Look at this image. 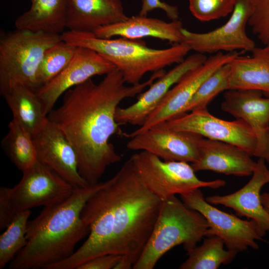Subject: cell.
<instances>
[{
    "instance_id": "1",
    "label": "cell",
    "mask_w": 269,
    "mask_h": 269,
    "mask_svg": "<svg viewBox=\"0 0 269 269\" xmlns=\"http://www.w3.org/2000/svg\"><path fill=\"white\" fill-rule=\"evenodd\" d=\"M162 201L143 184L130 158L85 204L81 218L89 229L68 258L47 269H77L98 256H122L114 269H130L138 260Z\"/></svg>"
},
{
    "instance_id": "31",
    "label": "cell",
    "mask_w": 269,
    "mask_h": 269,
    "mask_svg": "<svg viewBox=\"0 0 269 269\" xmlns=\"http://www.w3.org/2000/svg\"><path fill=\"white\" fill-rule=\"evenodd\" d=\"M253 12L248 24L264 45L269 46V0H251Z\"/></svg>"
},
{
    "instance_id": "30",
    "label": "cell",
    "mask_w": 269,
    "mask_h": 269,
    "mask_svg": "<svg viewBox=\"0 0 269 269\" xmlns=\"http://www.w3.org/2000/svg\"><path fill=\"white\" fill-rule=\"evenodd\" d=\"M236 0H189L192 14L202 22L219 19L232 12Z\"/></svg>"
},
{
    "instance_id": "24",
    "label": "cell",
    "mask_w": 269,
    "mask_h": 269,
    "mask_svg": "<svg viewBox=\"0 0 269 269\" xmlns=\"http://www.w3.org/2000/svg\"><path fill=\"white\" fill-rule=\"evenodd\" d=\"M3 97L11 111L12 119L33 138L48 121L35 91L24 85H17Z\"/></svg>"
},
{
    "instance_id": "12",
    "label": "cell",
    "mask_w": 269,
    "mask_h": 269,
    "mask_svg": "<svg viewBox=\"0 0 269 269\" xmlns=\"http://www.w3.org/2000/svg\"><path fill=\"white\" fill-rule=\"evenodd\" d=\"M253 12L251 0H236L231 16L221 26L205 33L182 28V42L196 53H215L236 50L252 51L255 43L247 34L246 27Z\"/></svg>"
},
{
    "instance_id": "20",
    "label": "cell",
    "mask_w": 269,
    "mask_h": 269,
    "mask_svg": "<svg viewBox=\"0 0 269 269\" xmlns=\"http://www.w3.org/2000/svg\"><path fill=\"white\" fill-rule=\"evenodd\" d=\"M121 0H68L66 28L93 32L128 18Z\"/></svg>"
},
{
    "instance_id": "32",
    "label": "cell",
    "mask_w": 269,
    "mask_h": 269,
    "mask_svg": "<svg viewBox=\"0 0 269 269\" xmlns=\"http://www.w3.org/2000/svg\"><path fill=\"white\" fill-rule=\"evenodd\" d=\"M10 200V188H0V229H5L15 215Z\"/></svg>"
},
{
    "instance_id": "9",
    "label": "cell",
    "mask_w": 269,
    "mask_h": 269,
    "mask_svg": "<svg viewBox=\"0 0 269 269\" xmlns=\"http://www.w3.org/2000/svg\"><path fill=\"white\" fill-rule=\"evenodd\" d=\"M239 55L234 51L219 52L207 58L201 65L186 73L172 87L143 124L131 133H123L127 138L142 133L151 128L183 114V112L202 83L221 66Z\"/></svg>"
},
{
    "instance_id": "6",
    "label": "cell",
    "mask_w": 269,
    "mask_h": 269,
    "mask_svg": "<svg viewBox=\"0 0 269 269\" xmlns=\"http://www.w3.org/2000/svg\"><path fill=\"white\" fill-rule=\"evenodd\" d=\"M62 40L61 34L16 29L0 34V94L15 86L37 89L36 76L46 50Z\"/></svg>"
},
{
    "instance_id": "34",
    "label": "cell",
    "mask_w": 269,
    "mask_h": 269,
    "mask_svg": "<svg viewBox=\"0 0 269 269\" xmlns=\"http://www.w3.org/2000/svg\"><path fill=\"white\" fill-rule=\"evenodd\" d=\"M121 257V255L114 254L98 256L81 264L77 269H114Z\"/></svg>"
},
{
    "instance_id": "16",
    "label": "cell",
    "mask_w": 269,
    "mask_h": 269,
    "mask_svg": "<svg viewBox=\"0 0 269 269\" xmlns=\"http://www.w3.org/2000/svg\"><path fill=\"white\" fill-rule=\"evenodd\" d=\"M33 140L37 160L54 171L74 188L89 185L80 175L75 151L62 132L48 120Z\"/></svg>"
},
{
    "instance_id": "13",
    "label": "cell",
    "mask_w": 269,
    "mask_h": 269,
    "mask_svg": "<svg viewBox=\"0 0 269 269\" xmlns=\"http://www.w3.org/2000/svg\"><path fill=\"white\" fill-rule=\"evenodd\" d=\"M116 67L90 49L77 47L67 66L46 84L35 90L47 116L63 93L96 75H106Z\"/></svg>"
},
{
    "instance_id": "2",
    "label": "cell",
    "mask_w": 269,
    "mask_h": 269,
    "mask_svg": "<svg viewBox=\"0 0 269 269\" xmlns=\"http://www.w3.org/2000/svg\"><path fill=\"white\" fill-rule=\"evenodd\" d=\"M165 73L157 71L146 81L128 86L116 68L98 84L90 78L67 90L62 104L48 114L74 148L79 172L89 185L99 183L106 168L122 159L110 142L112 135L124 133L115 119L119 105L140 94Z\"/></svg>"
},
{
    "instance_id": "5",
    "label": "cell",
    "mask_w": 269,
    "mask_h": 269,
    "mask_svg": "<svg viewBox=\"0 0 269 269\" xmlns=\"http://www.w3.org/2000/svg\"><path fill=\"white\" fill-rule=\"evenodd\" d=\"M210 236L204 217L175 195L162 201L154 228L134 269H152L159 259L175 246L188 252L204 237Z\"/></svg>"
},
{
    "instance_id": "35",
    "label": "cell",
    "mask_w": 269,
    "mask_h": 269,
    "mask_svg": "<svg viewBox=\"0 0 269 269\" xmlns=\"http://www.w3.org/2000/svg\"><path fill=\"white\" fill-rule=\"evenodd\" d=\"M261 197L264 207L269 213V192H264L262 194H261Z\"/></svg>"
},
{
    "instance_id": "33",
    "label": "cell",
    "mask_w": 269,
    "mask_h": 269,
    "mask_svg": "<svg viewBox=\"0 0 269 269\" xmlns=\"http://www.w3.org/2000/svg\"><path fill=\"white\" fill-rule=\"evenodd\" d=\"M141 2L139 15L146 16L149 12L159 8L163 10L168 18L171 20H178L179 10L176 5L169 4L160 0H141Z\"/></svg>"
},
{
    "instance_id": "22",
    "label": "cell",
    "mask_w": 269,
    "mask_h": 269,
    "mask_svg": "<svg viewBox=\"0 0 269 269\" xmlns=\"http://www.w3.org/2000/svg\"><path fill=\"white\" fill-rule=\"evenodd\" d=\"M251 56L239 55L229 63L228 90L253 89L269 97V46L255 47Z\"/></svg>"
},
{
    "instance_id": "19",
    "label": "cell",
    "mask_w": 269,
    "mask_h": 269,
    "mask_svg": "<svg viewBox=\"0 0 269 269\" xmlns=\"http://www.w3.org/2000/svg\"><path fill=\"white\" fill-rule=\"evenodd\" d=\"M246 150L231 143L203 137L198 160L191 165L195 171L210 170L238 176L252 175L256 162Z\"/></svg>"
},
{
    "instance_id": "14",
    "label": "cell",
    "mask_w": 269,
    "mask_h": 269,
    "mask_svg": "<svg viewBox=\"0 0 269 269\" xmlns=\"http://www.w3.org/2000/svg\"><path fill=\"white\" fill-rule=\"evenodd\" d=\"M203 137L191 132L155 126L130 138L127 147L146 151L164 161L195 162Z\"/></svg>"
},
{
    "instance_id": "26",
    "label": "cell",
    "mask_w": 269,
    "mask_h": 269,
    "mask_svg": "<svg viewBox=\"0 0 269 269\" xmlns=\"http://www.w3.org/2000/svg\"><path fill=\"white\" fill-rule=\"evenodd\" d=\"M224 243L213 235L204 240L203 244L187 252V259L180 269H216L222 264L230 263L237 254L224 249Z\"/></svg>"
},
{
    "instance_id": "27",
    "label": "cell",
    "mask_w": 269,
    "mask_h": 269,
    "mask_svg": "<svg viewBox=\"0 0 269 269\" xmlns=\"http://www.w3.org/2000/svg\"><path fill=\"white\" fill-rule=\"evenodd\" d=\"M30 210L17 213L0 236V269L9 263L26 244Z\"/></svg>"
},
{
    "instance_id": "28",
    "label": "cell",
    "mask_w": 269,
    "mask_h": 269,
    "mask_svg": "<svg viewBox=\"0 0 269 269\" xmlns=\"http://www.w3.org/2000/svg\"><path fill=\"white\" fill-rule=\"evenodd\" d=\"M76 48L62 39L46 50L36 73L37 89L51 80L67 66Z\"/></svg>"
},
{
    "instance_id": "25",
    "label": "cell",
    "mask_w": 269,
    "mask_h": 269,
    "mask_svg": "<svg viewBox=\"0 0 269 269\" xmlns=\"http://www.w3.org/2000/svg\"><path fill=\"white\" fill-rule=\"evenodd\" d=\"M1 144L10 161L23 172L37 161L33 138L17 121L12 119Z\"/></svg>"
},
{
    "instance_id": "8",
    "label": "cell",
    "mask_w": 269,
    "mask_h": 269,
    "mask_svg": "<svg viewBox=\"0 0 269 269\" xmlns=\"http://www.w3.org/2000/svg\"><path fill=\"white\" fill-rule=\"evenodd\" d=\"M180 195L185 205L206 219L210 236L220 238L228 250L237 254L249 248H259L257 241L263 240L266 233L253 220H243L215 208L206 201L200 189Z\"/></svg>"
},
{
    "instance_id": "11",
    "label": "cell",
    "mask_w": 269,
    "mask_h": 269,
    "mask_svg": "<svg viewBox=\"0 0 269 269\" xmlns=\"http://www.w3.org/2000/svg\"><path fill=\"white\" fill-rule=\"evenodd\" d=\"M156 126L196 134L207 139L235 145L254 156L257 138L244 120L225 121L211 114L207 107L194 110Z\"/></svg>"
},
{
    "instance_id": "15",
    "label": "cell",
    "mask_w": 269,
    "mask_h": 269,
    "mask_svg": "<svg viewBox=\"0 0 269 269\" xmlns=\"http://www.w3.org/2000/svg\"><path fill=\"white\" fill-rule=\"evenodd\" d=\"M221 108L250 126L257 138L254 156L269 164V97L264 98L262 92L257 90H228Z\"/></svg>"
},
{
    "instance_id": "7",
    "label": "cell",
    "mask_w": 269,
    "mask_h": 269,
    "mask_svg": "<svg viewBox=\"0 0 269 269\" xmlns=\"http://www.w3.org/2000/svg\"><path fill=\"white\" fill-rule=\"evenodd\" d=\"M130 159L146 188L162 201L201 187L218 188L226 184L221 179L201 180L188 163L164 161L146 151L135 153Z\"/></svg>"
},
{
    "instance_id": "21",
    "label": "cell",
    "mask_w": 269,
    "mask_h": 269,
    "mask_svg": "<svg viewBox=\"0 0 269 269\" xmlns=\"http://www.w3.org/2000/svg\"><path fill=\"white\" fill-rule=\"evenodd\" d=\"M182 23L179 20L166 22L146 16L128 17L126 20L96 29L93 33L98 37H123L140 39L152 37L175 44L182 42Z\"/></svg>"
},
{
    "instance_id": "29",
    "label": "cell",
    "mask_w": 269,
    "mask_h": 269,
    "mask_svg": "<svg viewBox=\"0 0 269 269\" xmlns=\"http://www.w3.org/2000/svg\"><path fill=\"white\" fill-rule=\"evenodd\" d=\"M230 74L229 63L213 73L198 88L185 108L182 115L195 109L207 107L218 94L224 90H228Z\"/></svg>"
},
{
    "instance_id": "3",
    "label": "cell",
    "mask_w": 269,
    "mask_h": 269,
    "mask_svg": "<svg viewBox=\"0 0 269 269\" xmlns=\"http://www.w3.org/2000/svg\"><path fill=\"white\" fill-rule=\"evenodd\" d=\"M106 181L75 188L64 201L44 207L27 224L26 245L9 263L10 269H46L70 257L77 244L89 234L81 218L89 199Z\"/></svg>"
},
{
    "instance_id": "23",
    "label": "cell",
    "mask_w": 269,
    "mask_h": 269,
    "mask_svg": "<svg viewBox=\"0 0 269 269\" xmlns=\"http://www.w3.org/2000/svg\"><path fill=\"white\" fill-rule=\"evenodd\" d=\"M30 0V8L15 20L16 28L58 34L64 32L68 0Z\"/></svg>"
},
{
    "instance_id": "4",
    "label": "cell",
    "mask_w": 269,
    "mask_h": 269,
    "mask_svg": "<svg viewBox=\"0 0 269 269\" xmlns=\"http://www.w3.org/2000/svg\"><path fill=\"white\" fill-rule=\"evenodd\" d=\"M61 36L69 44L90 49L104 57L120 71L125 82L131 85L140 83L148 72L181 62L191 50L184 42L167 48L154 49L141 39L101 38L93 32L67 30Z\"/></svg>"
},
{
    "instance_id": "10",
    "label": "cell",
    "mask_w": 269,
    "mask_h": 269,
    "mask_svg": "<svg viewBox=\"0 0 269 269\" xmlns=\"http://www.w3.org/2000/svg\"><path fill=\"white\" fill-rule=\"evenodd\" d=\"M20 181L10 188V200L17 213L51 206L68 198L74 188L57 173L37 161L22 172Z\"/></svg>"
},
{
    "instance_id": "18",
    "label": "cell",
    "mask_w": 269,
    "mask_h": 269,
    "mask_svg": "<svg viewBox=\"0 0 269 269\" xmlns=\"http://www.w3.org/2000/svg\"><path fill=\"white\" fill-rule=\"evenodd\" d=\"M252 175L239 190L225 195L210 196L206 200L211 204L232 208L239 214L253 220L266 233L269 232V213L262 204L260 194L262 188L269 183V169L265 159L259 158Z\"/></svg>"
},
{
    "instance_id": "17",
    "label": "cell",
    "mask_w": 269,
    "mask_h": 269,
    "mask_svg": "<svg viewBox=\"0 0 269 269\" xmlns=\"http://www.w3.org/2000/svg\"><path fill=\"white\" fill-rule=\"evenodd\" d=\"M207 59L201 53L192 54L155 80L149 88L140 94L137 100L126 107H118L116 122L121 125L142 126L148 116L157 107L166 94L191 70L202 64Z\"/></svg>"
}]
</instances>
